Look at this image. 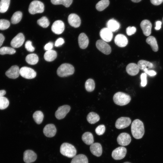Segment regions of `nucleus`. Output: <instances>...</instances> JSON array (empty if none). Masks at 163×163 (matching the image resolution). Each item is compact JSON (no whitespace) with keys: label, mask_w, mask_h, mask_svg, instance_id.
Listing matches in <instances>:
<instances>
[{"label":"nucleus","mask_w":163,"mask_h":163,"mask_svg":"<svg viewBox=\"0 0 163 163\" xmlns=\"http://www.w3.org/2000/svg\"><path fill=\"white\" fill-rule=\"evenodd\" d=\"M5 40V37L2 34L0 33V47L2 44Z\"/></svg>","instance_id":"603ef678"},{"label":"nucleus","mask_w":163,"mask_h":163,"mask_svg":"<svg viewBox=\"0 0 163 163\" xmlns=\"http://www.w3.org/2000/svg\"><path fill=\"white\" fill-rule=\"evenodd\" d=\"M73 0H51L53 5H62L66 7H69L72 3Z\"/></svg>","instance_id":"72a5a7b5"},{"label":"nucleus","mask_w":163,"mask_h":163,"mask_svg":"<svg viewBox=\"0 0 163 163\" xmlns=\"http://www.w3.org/2000/svg\"><path fill=\"white\" fill-rule=\"evenodd\" d=\"M25 59L27 62L29 64L34 65L38 62L39 58L36 54L33 53L28 55L26 56Z\"/></svg>","instance_id":"7c9ffc66"},{"label":"nucleus","mask_w":163,"mask_h":163,"mask_svg":"<svg viewBox=\"0 0 163 163\" xmlns=\"http://www.w3.org/2000/svg\"><path fill=\"white\" fill-rule=\"evenodd\" d=\"M144 71L146 74L150 76H154L156 74V72L153 70H148V69H145Z\"/></svg>","instance_id":"de8ad7c7"},{"label":"nucleus","mask_w":163,"mask_h":163,"mask_svg":"<svg viewBox=\"0 0 163 163\" xmlns=\"http://www.w3.org/2000/svg\"><path fill=\"white\" fill-rule=\"evenodd\" d=\"M10 0H1L0 1V12L5 13L8 10Z\"/></svg>","instance_id":"e433bc0d"},{"label":"nucleus","mask_w":163,"mask_h":163,"mask_svg":"<svg viewBox=\"0 0 163 163\" xmlns=\"http://www.w3.org/2000/svg\"><path fill=\"white\" fill-rule=\"evenodd\" d=\"M131 122V120L129 118L121 117L117 120L115 126L118 129H123L128 127Z\"/></svg>","instance_id":"9d476101"},{"label":"nucleus","mask_w":163,"mask_h":163,"mask_svg":"<svg viewBox=\"0 0 163 163\" xmlns=\"http://www.w3.org/2000/svg\"><path fill=\"white\" fill-rule=\"evenodd\" d=\"M44 9L43 4L40 1L36 0L31 2L28 8L29 12L32 14L42 13L44 11Z\"/></svg>","instance_id":"39448f33"},{"label":"nucleus","mask_w":163,"mask_h":163,"mask_svg":"<svg viewBox=\"0 0 163 163\" xmlns=\"http://www.w3.org/2000/svg\"></svg>","instance_id":"4d7b16f0"},{"label":"nucleus","mask_w":163,"mask_h":163,"mask_svg":"<svg viewBox=\"0 0 163 163\" xmlns=\"http://www.w3.org/2000/svg\"><path fill=\"white\" fill-rule=\"evenodd\" d=\"M107 27L111 31L115 32L120 28V24L116 20L112 19L109 20L107 23Z\"/></svg>","instance_id":"b1692460"},{"label":"nucleus","mask_w":163,"mask_h":163,"mask_svg":"<svg viewBox=\"0 0 163 163\" xmlns=\"http://www.w3.org/2000/svg\"><path fill=\"white\" fill-rule=\"evenodd\" d=\"M141 85L144 87L147 84V75L146 73H143L141 75Z\"/></svg>","instance_id":"a18cd8bd"},{"label":"nucleus","mask_w":163,"mask_h":163,"mask_svg":"<svg viewBox=\"0 0 163 163\" xmlns=\"http://www.w3.org/2000/svg\"><path fill=\"white\" fill-rule=\"evenodd\" d=\"M65 25L63 22L61 20H57L54 21L51 27V30L55 34H60L64 31Z\"/></svg>","instance_id":"f8f14e48"},{"label":"nucleus","mask_w":163,"mask_h":163,"mask_svg":"<svg viewBox=\"0 0 163 163\" xmlns=\"http://www.w3.org/2000/svg\"><path fill=\"white\" fill-rule=\"evenodd\" d=\"M6 92L5 90H0V98L4 96L6 94Z\"/></svg>","instance_id":"864d4df0"},{"label":"nucleus","mask_w":163,"mask_h":163,"mask_svg":"<svg viewBox=\"0 0 163 163\" xmlns=\"http://www.w3.org/2000/svg\"><path fill=\"white\" fill-rule=\"evenodd\" d=\"M10 23L9 21L5 19L0 20V30H5L9 27Z\"/></svg>","instance_id":"a19ab883"},{"label":"nucleus","mask_w":163,"mask_h":163,"mask_svg":"<svg viewBox=\"0 0 163 163\" xmlns=\"http://www.w3.org/2000/svg\"><path fill=\"white\" fill-rule=\"evenodd\" d=\"M109 0H101L99 1L96 5V8L99 11L104 10L109 5Z\"/></svg>","instance_id":"2f4dec72"},{"label":"nucleus","mask_w":163,"mask_h":163,"mask_svg":"<svg viewBox=\"0 0 163 163\" xmlns=\"http://www.w3.org/2000/svg\"><path fill=\"white\" fill-rule=\"evenodd\" d=\"M150 1L153 5H158L161 4L163 2V0H150Z\"/></svg>","instance_id":"8fccbe9b"},{"label":"nucleus","mask_w":163,"mask_h":163,"mask_svg":"<svg viewBox=\"0 0 163 163\" xmlns=\"http://www.w3.org/2000/svg\"><path fill=\"white\" fill-rule=\"evenodd\" d=\"M90 149L91 153L95 156L99 157L102 155V147L101 144L99 143L96 142L91 144Z\"/></svg>","instance_id":"412c9836"},{"label":"nucleus","mask_w":163,"mask_h":163,"mask_svg":"<svg viewBox=\"0 0 163 163\" xmlns=\"http://www.w3.org/2000/svg\"><path fill=\"white\" fill-rule=\"evenodd\" d=\"M146 42L151 46L152 50L154 52L158 50V48L157 41L155 38L152 36H150L147 38Z\"/></svg>","instance_id":"a878e982"},{"label":"nucleus","mask_w":163,"mask_h":163,"mask_svg":"<svg viewBox=\"0 0 163 163\" xmlns=\"http://www.w3.org/2000/svg\"><path fill=\"white\" fill-rule=\"evenodd\" d=\"M161 22L160 21H157L156 22V27L155 28L156 30H158L161 28Z\"/></svg>","instance_id":"3c124183"},{"label":"nucleus","mask_w":163,"mask_h":163,"mask_svg":"<svg viewBox=\"0 0 163 163\" xmlns=\"http://www.w3.org/2000/svg\"><path fill=\"white\" fill-rule=\"evenodd\" d=\"M68 20L69 24L75 28L79 27L81 24L80 18L76 14L72 13L70 14L68 16Z\"/></svg>","instance_id":"a211bd4d"},{"label":"nucleus","mask_w":163,"mask_h":163,"mask_svg":"<svg viewBox=\"0 0 163 163\" xmlns=\"http://www.w3.org/2000/svg\"><path fill=\"white\" fill-rule=\"evenodd\" d=\"M53 43L51 42H49L45 45L44 47V49L46 50H52L53 47Z\"/></svg>","instance_id":"09e8293b"},{"label":"nucleus","mask_w":163,"mask_h":163,"mask_svg":"<svg viewBox=\"0 0 163 163\" xmlns=\"http://www.w3.org/2000/svg\"><path fill=\"white\" fill-rule=\"evenodd\" d=\"M44 135L48 137L54 136L56 132V129L55 125L52 124H48L45 126L43 129Z\"/></svg>","instance_id":"6ab92c4d"},{"label":"nucleus","mask_w":163,"mask_h":163,"mask_svg":"<svg viewBox=\"0 0 163 163\" xmlns=\"http://www.w3.org/2000/svg\"><path fill=\"white\" fill-rule=\"evenodd\" d=\"M64 43V39L62 38H59L55 41V46L56 47L59 46Z\"/></svg>","instance_id":"49530a36"},{"label":"nucleus","mask_w":163,"mask_h":163,"mask_svg":"<svg viewBox=\"0 0 163 163\" xmlns=\"http://www.w3.org/2000/svg\"><path fill=\"white\" fill-rule=\"evenodd\" d=\"M16 51L12 48L4 46L0 48V54L3 55L5 54H13L15 53Z\"/></svg>","instance_id":"4c0bfd02"},{"label":"nucleus","mask_w":163,"mask_h":163,"mask_svg":"<svg viewBox=\"0 0 163 163\" xmlns=\"http://www.w3.org/2000/svg\"><path fill=\"white\" fill-rule=\"evenodd\" d=\"M126 152V149L125 147L120 146L114 150L112 152L111 155L114 159L120 160L125 157Z\"/></svg>","instance_id":"6e6552de"},{"label":"nucleus","mask_w":163,"mask_h":163,"mask_svg":"<svg viewBox=\"0 0 163 163\" xmlns=\"http://www.w3.org/2000/svg\"><path fill=\"white\" fill-rule=\"evenodd\" d=\"M33 118L37 124H40L42 122L44 117L43 113L40 111H37L33 114Z\"/></svg>","instance_id":"473e14b6"},{"label":"nucleus","mask_w":163,"mask_h":163,"mask_svg":"<svg viewBox=\"0 0 163 163\" xmlns=\"http://www.w3.org/2000/svg\"><path fill=\"white\" fill-rule=\"evenodd\" d=\"M20 70L18 66L14 65L11 66L5 72V75L9 78L15 79L20 75Z\"/></svg>","instance_id":"f3484780"},{"label":"nucleus","mask_w":163,"mask_h":163,"mask_svg":"<svg viewBox=\"0 0 163 163\" xmlns=\"http://www.w3.org/2000/svg\"><path fill=\"white\" fill-rule=\"evenodd\" d=\"M82 138L83 142L88 145H91L94 142L93 135L89 132H86L83 133Z\"/></svg>","instance_id":"393cba45"},{"label":"nucleus","mask_w":163,"mask_h":163,"mask_svg":"<svg viewBox=\"0 0 163 163\" xmlns=\"http://www.w3.org/2000/svg\"><path fill=\"white\" fill-rule=\"evenodd\" d=\"M37 158V155L33 151L27 150L23 154V160L26 163H30L34 162Z\"/></svg>","instance_id":"4468645a"},{"label":"nucleus","mask_w":163,"mask_h":163,"mask_svg":"<svg viewBox=\"0 0 163 163\" xmlns=\"http://www.w3.org/2000/svg\"><path fill=\"white\" fill-rule=\"evenodd\" d=\"M56 52L54 50H50L46 51L45 53L44 57V59L48 62L54 60L57 57Z\"/></svg>","instance_id":"cd10ccee"},{"label":"nucleus","mask_w":163,"mask_h":163,"mask_svg":"<svg viewBox=\"0 0 163 163\" xmlns=\"http://www.w3.org/2000/svg\"><path fill=\"white\" fill-rule=\"evenodd\" d=\"M118 144L122 146H126L130 143L131 137L130 135L126 133H122L120 134L117 138Z\"/></svg>","instance_id":"9b49d317"},{"label":"nucleus","mask_w":163,"mask_h":163,"mask_svg":"<svg viewBox=\"0 0 163 163\" xmlns=\"http://www.w3.org/2000/svg\"><path fill=\"white\" fill-rule=\"evenodd\" d=\"M100 118L99 115L96 113L91 112L88 115L87 119L90 123L94 124L99 121Z\"/></svg>","instance_id":"c756f323"},{"label":"nucleus","mask_w":163,"mask_h":163,"mask_svg":"<svg viewBox=\"0 0 163 163\" xmlns=\"http://www.w3.org/2000/svg\"><path fill=\"white\" fill-rule=\"evenodd\" d=\"M20 75L26 79H31L35 77L37 74L33 69L29 67L24 66L20 69Z\"/></svg>","instance_id":"423d86ee"},{"label":"nucleus","mask_w":163,"mask_h":163,"mask_svg":"<svg viewBox=\"0 0 163 163\" xmlns=\"http://www.w3.org/2000/svg\"><path fill=\"white\" fill-rule=\"evenodd\" d=\"M133 2L137 3L140 2L141 0H131Z\"/></svg>","instance_id":"5fc2aeb1"},{"label":"nucleus","mask_w":163,"mask_h":163,"mask_svg":"<svg viewBox=\"0 0 163 163\" xmlns=\"http://www.w3.org/2000/svg\"><path fill=\"white\" fill-rule=\"evenodd\" d=\"M75 71L73 66L69 63L61 64L57 70V75L61 77H66L72 75Z\"/></svg>","instance_id":"20e7f679"},{"label":"nucleus","mask_w":163,"mask_h":163,"mask_svg":"<svg viewBox=\"0 0 163 163\" xmlns=\"http://www.w3.org/2000/svg\"><path fill=\"white\" fill-rule=\"evenodd\" d=\"M70 109V106L67 105L59 107L55 113L56 118L58 120L63 119L69 112Z\"/></svg>","instance_id":"1a4fd4ad"},{"label":"nucleus","mask_w":163,"mask_h":163,"mask_svg":"<svg viewBox=\"0 0 163 163\" xmlns=\"http://www.w3.org/2000/svg\"><path fill=\"white\" fill-rule=\"evenodd\" d=\"M24 40V36L22 33H20L12 39L11 42V45L14 48H19L23 45Z\"/></svg>","instance_id":"ddd939ff"},{"label":"nucleus","mask_w":163,"mask_h":163,"mask_svg":"<svg viewBox=\"0 0 163 163\" xmlns=\"http://www.w3.org/2000/svg\"><path fill=\"white\" fill-rule=\"evenodd\" d=\"M71 163H88V160L86 156L80 154L74 157Z\"/></svg>","instance_id":"bb28decb"},{"label":"nucleus","mask_w":163,"mask_h":163,"mask_svg":"<svg viewBox=\"0 0 163 163\" xmlns=\"http://www.w3.org/2000/svg\"><path fill=\"white\" fill-rule=\"evenodd\" d=\"M137 64L139 69L143 71L146 69H151L153 67V65L152 63L143 60L139 61Z\"/></svg>","instance_id":"c85d7f7f"},{"label":"nucleus","mask_w":163,"mask_h":163,"mask_svg":"<svg viewBox=\"0 0 163 163\" xmlns=\"http://www.w3.org/2000/svg\"><path fill=\"white\" fill-rule=\"evenodd\" d=\"M37 24L43 28L47 27L50 24V22L48 18L45 16H43L37 20Z\"/></svg>","instance_id":"58836bf2"},{"label":"nucleus","mask_w":163,"mask_h":163,"mask_svg":"<svg viewBox=\"0 0 163 163\" xmlns=\"http://www.w3.org/2000/svg\"><path fill=\"white\" fill-rule=\"evenodd\" d=\"M85 88L88 92L93 91L95 87V84L94 80L91 78L88 79L85 82Z\"/></svg>","instance_id":"c9c22d12"},{"label":"nucleus","mask_w":163,"mask_h":163,"mask_svg":"<svg viewBox=\"0 0 163 163\" xmlns=\"http://www.w3.org/2000/svg\"><path fill=\"white\" fill-rule=\"evenodd\" d=\"M9 104V101L6 97L3 96L0 98V109L4 110L7 108Z\"/></svg>","instance_id":"ea45409f"},{"label":"nucleus","mask_w":163,"mask_h":163,"mask_svg":"<svg viewBox=\"0 0 163 163\" xmlns=\"http://www.w3.org/2000/svg\"><path fill=\"white\" fill-rule=\"evenodd\" d=\"M96 45L97 48L104 54L108 55L111 52L110 46L102 40H97L96 42Z\"/></svg>","instance_id":"0eeeda50"},{"label":"nucleus","mask_w":163,"mask_h":163,"mask_svg":"<svg viewBox=\"0 0 163 163\" xmlns=\"http://www.w3.org/2000/svg\"><path fill=\"white\" fill-rule=\"evenodd\" d=\"M25 48L29 52H33L34 50V48L32 46V42L30 40L27 41L25 44Z\"/></svg>","instance_id":"37998d69"},{"label":"nucleus","mask_w":163,"mask_h":163,"mask_svg":"<svg viewBox=\"0 0 163 163\" xmlns=\"http://www.w3.org/2000/svg\"><path fill=\"white\" fill-rule=\"evenodd\" d=\"M123 163H130V162H124Z\"/></svg>","instance_id":"6e6d98bb"},{"label":"nucleus","mask_w":163,"mask_h":163,"mask_svg":"<svg viewBox=\"0 0 163 163\" xmlns=\"http://www.w3.org/2000/svg\"><path fill=\"white\" fill-rule=\"evenodd\" d=\"M100 35L102 40L105 42L110 41L113 37L112 32L107 27L102 29L100 31Z\"/></svg>","instance_id":"2eb2a0df"},{"label":"nucleus","mask_w":163,"mask_h":163,"mask_svg":"<svg viewBox=\"0 0 163 163\" xmlns=\"http://www.w3.org/2000/svg\"><path fill=\"white\" fill-rule=\"evenodd\" d=\"M113 99L116 104L123 106L127 104L130 102L131 98L130 95L127 94L118 92L114 95Z\"/></svg>","instance_id":"f03ea898"},{"label":"nucleus","mask_w":163,"mask_h":163,"mask_svg":"<svg viewBox=\"0 0 163 163\" xmlns=\"http://www.w3.org/2000/svg\"><path fill=\"white\" fill-rule=\"evenodd\" d=\"M78 43L80 47L82 49L86 48L89 43V40L84 33H81L78 37Z\"/></svg>","instance_id":"4be33fe9"},{"label":"nucleus","mask_w":163,"mask_h":163,"mask_svg":"<svg viewBox=\"0 0 163 163\" xmlns=\"http://www.w3.org/2000/svg\"><path fill=\"white\" fill-rule=\"evenodd\" d=\"M60 152L62 155L68 158L75 157L76 154V150L72 145L66 142L63 143L61 145Z\"/></svg>","instance_id":"7ed1b4c3"},{"label":"nucleus","mask_w":163,"mask_h":163,"mask_svg":"<svg viewBox=\"0 0 163 163\" xmlns=\"http://www.w3.org/2000/svg\"><path fill=\"white\" fill-rule=\"evenodd\" d=\"M114 41L116 45L121 47H125L128 43L127 37L121 34L117 35L115 37Z\"/></svg>","instance_id":"aec40b11"},{"label":"nucleus","mask_w":163,"mask_h":163,"mask_svg":"<svg viewBox=\"0 0 163 163\" xmlns=\"http://www.w3.org/2000/svg\"><path fill=\"white\" fill-rule=\"evenodd\" d=\"M22 17V13L20 11H17L13 14L11 18V21L12 24H14L18 23L21 20Z\"/></svg>","instance_id":"f704fd0d"},{"label":"nucleus","mask_w":163,"mask_h":163,"mask_svg":"<svg viewBox=\"0 0 163 163\" xmlns=\"http://www.w3.org/2000/svg\"><path fill=\"white\" fill-rule=\"evenodd\" d=\"M105 127L104 125H100L97 126L95 129L96 133L98 135H103L105 132Z\"/></svg>","instance_id":"79ce46f5"},{"label":"nucleus","mask_w":163,"mask_h":163,"mask_svg":"<svg viewBox=\"0 0 163 163\" xmlns=\"http://www.w3.org/2000/svg\"><path fill=\"white\" fill-rule=\"evenodd\" d=\"M143 34L146 36H149L151 33L152 24L150 21L147 20L142 21L140 24Z\"/></svg>","instance_id":"dca6fc26"},{"label":"nucleus","mask_w":163,"mask_h":163,"mask_svg":"<svg viewBox=\"0 0 163 163\" xmlns=\"http://www.w3.org/2000/svg\"><path fill=\"white\" fill-rule=\"evenodd\" d=\"M132 135L136 139H140L143 136L145 129L143 122L139 119H136L132 123L131 126Z\"/></svg>","instance_id":"f257e3e1"},{"label":"nucleus","mask_w":163,"mask_h":163,"mask_svg":"<svg viewBox=\"0 0 163 163\" xmlns=\"http://www.w3.org/2000/svg\"><path fill=\"white\" fill-rule=\"evenodd\" d=\"M136 28L134 26H129L126 28V33L127 35L131 36L135 33L136 31Z\"/></svg>","instance_id":"c03bdc74"},{"label":"nucleus","mask_w":163,"mask_h":163,"mask_svg":"<svg viewBox=\"0 0 163 163\" xmlns=\"http://www.w3.org/2000/svg\"><path fill=\"white\" fill-rule=\"evenodd\" d=\"M139 69L137 64L131 63L129 64L126 66V70L127 73L132 76H134L138 74Z\"/></svg>","instance_id":"5701e85b"}]
</instances>
